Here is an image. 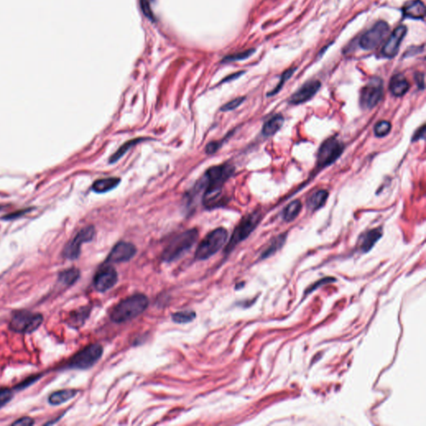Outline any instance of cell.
<instances>
[{"label": "cell", "instance_id": "74e56055", "mask_svg": "<svg viewBox=\"0 0 426 426\" xmlns=\"http://www.w3.org/2000/svg\"><path fill=\"white\" fill-rule=\"evenodd\" d=\"M220 143L218 142H212V143H209L208 144V146L206 147V152H207V154H215L217 150H218V148H220Z\"/></svg>", "mask_w": 426, "mask_h": 426}, {"label": "cell", "instance_id": "60d3db41", "mask_svg": "<svg viewBox=\"0 0 426 426\" xmlns=\"http://www.w3.org/2000/svg\"><path fill=\"white\" fill-rule=\"evenodd\" d=\"M26 213V211L25 210H21L20 212H17V213H11L8 216H6V219H13L16 218V217H18V216H21V215H23L24 213Z\"/></svg>", "mask_w": 426, "mask_h": 426}, {"label": "cell", "instance_id": "52a82bcc", "mask_svg": "<svg viewBox=\"0 0 426 426\" xmlns=\"http://www.w3.org/2000/svg\"><path fill=\"white\" fill-rule=\"evenodd\" d=\"M235 167L231 164H221L212 166L206 172L200 182L196 185V189L222 188L224 183L232 176Z\"/></svg>", "mask_w": 426, "mask_h": 426}, {"label": "cell", "instance_id": "44dd1931", "mask_svg": "<svg viewBox=\"0 0 426 426\" xmlns=\"http://www.w3.org/2000/svg\"><path fill=\"white\" fill-rule=\"evenodd\" d=\"M283 116L281 114H275L270 117L264 123L263 127V134L265 137H271L275 135L283 126Z\"/></svg>", "mask_w": 426, "mask_h": 426}, {"label": "cell", "instance_id": "1f68e13d", "mask_svg": "<svg viewBox=\"0 0 426 426\" xmlns=\"http://www.w3.org/2000/svg\"><path fill=\"white\" fill-rule=\"evenodd\" d=\"M245 99H246L244 97H240V98L233 99V100H231L227 104H225L224 106H221V110L224 112H228V111L236 109L240 105H242V103L245 101Z\"/></svg>", "mask_w": 426, "mask_h": 426}, {"label": "cell", "instance_id": "3957f363", "mask_svg": "<svg viewBox=\"0 0 426 426\" xmlns=\"http://www.w3.org/2000/svg\"><path fill=\"white\" fill-rule=\"evenodd\" d=\"M227 237L228 232L223 227H218L210 231L198 245L195 252L196 260L205 261L212 258L223 247Z\"/></svg>", "mask_w": 426, "mask_h": 426}, {"label": "cell", "instance_id": "ffe728a7", "mask_svg": "<svg viewBox=\"0 0 426 426\" xmlns=\"http://www.w3.org/2000/svg\"><path fill=\"white\" fill-rule=\"evenodd\" d=\"M78 391L74 389H63L52 393L49 397V403L51 406H56L64 404L72 400L78 395Z\"/></svg>", "mask_w": 426, "mask_h": 426}, {"label": "cell", "instance_id": "9a60e30c", "mask_svg": "<svg viewBox=\"0 0 426 426\" xmlns=\"http://www.w3.org/2000/svg\"><path fill=\"white\" fill-rule=\"evenodd\" d=\"M407 33V28L404 25L399 26L394 30L388 38L384 47L382 49V54L385 57H394L397 55L402 40Z\"/></svg>", "mask_w": 426, "mask_h": 426}, {"label": "cell", "instance_id": "b9f144b4", "mask_svg": "<svg viewBox=\"0 0 426 426\" xmlns=\"http://www.w3.org/2000/svg\"><path fill=\"white\" fill-rule=\"evenodd\" d=\"M242 73H237V74H235V75H233V77H234V78H237V77H238V76H239V75H241V74H242ZM231 78H232V76H231V77H229V78H226V79H225V81L230 80V79H231Z\"/></svg>", "mask_w": 426, "mask_h": 426}, {"label": "cell", "instance_id": "f546056e", "mask_svg": "<svg viewBox=\"0 0 426 426\" xmlns=\"http://www.w3.org/2000/svg\"><path fill=\"white\" fill-rule=\"evenodd\" d=\"M296 71V68H290L288 70H286L285 73L281 75V81L279 82L277 86L275 87V89H273L272 91L270 92L267 94V96L270 97L273 95H275L279 91H281V88L283 87L284 83H286V81L288 80L289 78H291V76L293 75L294 73Z\"/></svg>", "mask_w": 426, "mask_h": 426}, {"label": "cell", "instance_id": "7a4b0ae2", "mask_svg": "<svg viewBox=\"0 0 426 426\" xmlns=\"http://www.w3.org/2000/svg\"><path fill=\"white\" fill-rule=\"evenodd\" d=\"M198 238V231L195 228L177 235L165 247L161 253V260L164 263H170L179 259L194 246Z\"/></svg>", "mask_w": 426, "mask_h": 426}, {"label": "cell", "instance_id": "8fae6325", "mask_svg": "<svg viewBox=\"0 0 426 426\" xmlns=\"http://www.w3.org/2000/svg\"><path fill=\"white\" fill-rule=\"evenodd\" d=\"M390 28L385 21H379L372 29L363 34L360 40L361 47L365 50H372L379 47V45L386 38Z\"/></svg>", "mask_w": 426, "mask_h": 426}, {"label": "cell", "instance_id": "30bf717a", "mask_svg": "<svg viewBox=\"0 0 426 426\" xmlns=\"http://www.w3.org/2000/svg\"><path fill=\"white\" fill-rule=\"evenodd\" d=\"M95 228L94 226H88L81 229L75 237L66 244L62 250V257L68 260H76L79 258L81 247L83 243L91 242L95 237Z\"/></svg>", "mask_w": 426, "mask_h": 426}, {"label": "cell", "instance_id": "d6986e66", "mask_svg": "<svg viewBox=\"0 0 426 426\" xmlns=\"http://www.w3.org/2000/svg\"><path fill=\"white\" fill-rule=\"evenodd\" d=\"M404 15L413 19H423L426 14V6L421 0H415L406 3L403 8Z\"/></svg>", "mask_w": 426, "mask_h": 426}, {"label": "cell", "instance_id": "7402d4cb", "mask_svg": "<svg viewBox=\"0 0 426 426\" xmlns=\"http://www.w3.org/2000/svg\"><path fill=\"white\" fill-rule=\"evenodd\" d=\"M80 277V270L78 268L71 267L62 270L57 275V281L64 286H72Z\"/></svg>", "mask_w": 426, "mask_h": 426}, {"label": "cell", "instance_id": "8d00e7d4", "mask_svg": "<svg viewBox=\"0 0 426 426\" xmlns=\"http://www.w3.org/2000/svg\"><path fill=\"white\" fill-rule=\"evenodd\" d=\"M34 421L30 417H23L13 422V426H33Z\"/></svg>", "mask_w": 426, "mask_h": 426}, {"label": "cell", "instance_id": "8992f818", "mask_svg": "<svg viewBox=\"0 0 426 426\" xmlns=\"http://www.w3.org/2000/svg\"><path fill=\"white\" fill-rule=\"evenodd\" d=\"M262 217L263 216L260 211H255L244 216L234 230L230 241L225 248V253L228 254L240 242L247 239L252 231L257 228L258 224L260 223Z\"/></svg>", "mask_w": 426, "mask_h": 426}, {"label": "cell", "instance_id": "2e32d148", "mask_svg": "<svg viewBox=\"0 0 426 426\" xmlns=\"http://www.w3.org/2000/svg\"><path fill=\"white\" fill-rule=\"evenodd\" d=\"M383 231L381 227L372 229L366 231L360 237L359 247L361 252L367 253L373 248L375 243L381 238Z\"/></svg>", "mask_w": 426, "mask_h": 426}, {"label": "cell", "instance_id": "484cf974", "mask_svg": "<svg viewBox=\"0 0 426 426\" xmlns=\"http://www.w3.org/2000/svg\"><path fill=\"white\" fill-rule=\"evenodd\" d=\"M286 237H286V234L284 233L281 234V235H279L277 237H275L274 239H272L270 245H269V246L266 248L265 251L263 252V254H262V259L270 258V256H272L273 254H275V252H277L278 250L281 249L282 246H283L284 243L286 242Z\"/></svg>", "mask_w": 426, "mask_h": 426}, {"label": "cell", "instance_id": "603a6c76", "mask_svg": "<svg viewBox=\"0 0 426 426\" xmlns=\"http://www.w3.org/2000/svg\"><path fill=\"white\" fill-rule=\"evenodd\" d=\"M120 178L117 177H106L97 180L93 184V191L97 193H105L112 191L120 183Z\"/></svg>", "mask_w": 426, "mask_h": 426}, {"label": "cell", "instance_id": "d590c367", "mask_svg": "<svg viewBox=\"0 0 426 426\" xmlns=\"http://www.w3.org/2000/svg\"><path fill=\"white\" fill-rule=\"evenodd\" d=\"M425 137H426V124H423L416 131V133H414V135L412 136V142L416 143L419 140L424 139Z\"/></svg>", "mask_w": 426, "mask_h": 426}, {"label": "cell", "instance_id": "6da1fadb", "mask_svg": "<svg viewBox=\"0 0 426 426\" xmlns=\"http://www.w3.org/2000/svg\"><path fill=\"white\" fill-rule=\"evenodd\" d=\"M149 299L144 294H134L117 303L110 313L112 322L121 324L134 319L145 312Z\"/></svg>", "mask_w": 426, "mask_h": 426}, {"label": "cell", "instance_id": "4dcf8cb0", "mask_svg": "<svg viewBox=\"0 0 426 426\" xmlns=\"http://www.w3.org/2000/svg\"><path fill=\"white\" fill-rule=\"evenodd\" d=\"M13 397V390L8 388L1 389L0 390V410L4 407L8 403L10 402Z\"/></svg>", "mask_w": 426, "mask_h": 426}, {"label": "cell", "instance_id": "5b68a950", "mask_svg": "<svg viewBox=\"0 0 426 426\" xmlns=\"http://www.w3.org/2000/svg\"><path fill=\"white\" fill-rule=\"evenodd\" d=\"M103 354L104 348L100 344H91L73 355L66 365L65 369H90L102 358Z\"/></svg>", "mask_w": 426, "mask_h": 426}, {"label": "cell", "instance_id": "4fadbf2b", "mask_svg": "<svg viewBox=\"0 0 426 426\" xmlns=\"http://www.w3.org/2000/svg\"><path fill=\"white\" fill-rule=\"evenodd\" d=\"M137 253V248L133 243L126 242H117L109 255L107 256L105 264L122 263L129 262Z\"/></svg>", "mask_w": 426, "mask_h": 426}, {"label": "cell", "instance_id": "ac0fdd59", "mask_svg": "<svg viewBox=\"0 0 426 426\" xmlns=\"http://www.w3.org/2000/svg\"><path fill=\"white\" fill-rule=\"evenodd\" d=\"M410 83L406 77L398 73L393 76L390 82V90L395 97H402L409 91Z\"/></svg>", "mask_w": 426, "mask_h": 426}, {"label": "cell", "instance_id": "83f0119b", "mask_svg": "<svg viewBox=\"0 0 426 426\" xmlns=\"http://www.w3.org/2000/svg\"><path fill=\"white\" fill-rule=\"evenodd\" d=\"M172 320L177 324H187V323L193 322L196 319L197 314L194 311H182V312H174L171 316Z\"/></svg>", "mask_w": 426, "mask_h": 426}, {"label": "cell", "instance_id": "7c38bea8", "mask_svg": "<svg viewBox=\"0 0 426 426\" xmlns=\"http://www.w3.org/2000/svg\"><path fill=\"white\" fill-rule=\"evenodd\" d=\"M118 274L113 266L104 263V266L99 268L94 277V286L95 290L104 293L112 289L117 283Z\"/></svg>", "mask_w": 426, "mask_h": 426}, {"label": "cell", "instance_id": "277c9868", "mask_svg": "<svg viewBox=\"0 0 426 426\" xmlns=\"http://www.w3.org/2000/svg\"><path fill=\"white\" fill-rule=\"evenodd\" d=\"M44 322V317L40 313H34L27 310H19L13 312L9 329L21 334H31L36 331Z\"/></svg>", "mask_w": 426, "mask_h": 426}, {"label": "cell", "instance_id": "e0dca14e", "mask_svg": "<svg viewBox=\"0 0 426 426\" xmlns=\"http://www.w3.org/2000/svg\"><path fill=\"white\" fill-rule=\"evenodd\" d=\"M91 310V306H85L71 312L68 318L66 319L67 325L73 329L82 327L86 322L87 320L89 319Z\"/></svg>", "mask_w": 426, "mask_h": 426}, {"label": "cell", "instance_id": "f1b7e54d", "mask_svg": "<svg viewBox=\"0 0 426 426\" xmlns=\"http://www.w3.org/2000/svg\"><path fill=\"white\" fill-rule=\"evenodd\" d=\"M392 125L389 121L385 120H381L379 122H377L376 124L374 125V135L378 138H384L385 136L388 135L391 130Z\"/></svg>", "mask_w": 426, "mask_h": 426}, {"label": "cell", "instance_id": "e575fe53", "mask_svg": "<svg viewBox=\"0 0 426 426\" xmlns=\"http://www.w3.org/2000/svg\"><path fill=\"white\" fill-rule=\"evenodd\" d=\"M151 3L152 0H141V7H142L143 13L148 18L154 19V13L152 10Z\"/></svg>", "mask_w": 426, "mask_h": 426}, {"label": "cell", "instance_id": "4316f807", "mask_svg": "<svg viewBox=\"0 0 426 426\" xmlns=\"http://www.w3.org/2000/svg\"><path fill=\"white\" fill-rule=\"evenodd\" d=\"M144 140H145L144 138H135V139L125 143L123 145L120 147L119 149L114 154H112L111 156L109 159L110 163H114L116 161H118L122 157H123V155L127 154L128 150H130L131 148H133V146H135L136 144H138V143Z\"/></svg>", "mask_w": 426, "mask_h": 426}, {"label": "cell", "instance_id": "5bb4252c", "mask_svg": "<svg viewBox=\"0 0 426 426\" xmlns=\"http://www.w3.org/2000/svg\"><path fill=\"white\" fill-rule=\"evenodd\" d=\"M321 83L318 80H310L305 83L295 94L289 99V104L299 105L309 101L320 89Z\"/></svg>", "mask_w": 426, "mask_h": 426}, {"label": "cell", "instance_id": "ab89813d", "mask_svg": "<svg viewBox=\"0 0 426 426\" xmlns=\"http://www.w3.org/2000/svg\"><path fill=\"white\" fill-rule=\"evenodd\" d=\"M334 280H335V279L330 278H330L322 279V280H320V281H317V283L315 284L314 286H312V287L310 288L309 291H308V293H309V292H311V291H315L316 289H317L318 288V287H320V285H322L323 283L327 284L329 283V282H331V281H334Z\"/></svg>", "mask_w": 426, "mask_h": 426}, {"label": "cell", "instance_id": "9c48e42d", "mask_svg": "<svg viewBox=\"0 0 426 426\" xmlns=\"http://www.w3.org/2000/svg\"><path fill=\"white\" fill-rule=\"evenodd\" d=\"M383 81L374 77L365 85L361 91L360 104L363 109L371 110L379 104L383 97Z\"/></svg>", "mask_w": 426, "mask_h": 426}, {"label": "cell", "instance_id": "d6a6232c", "mask_svg": "<svg viewBox=\"0 0 426 426\" xmlns=\"http://www.w3.org/2000/svg\"><path fill=\"white\" fill-rule=\"evenodd\" d=\"M254 50H247L245 52L238 53L235 54L229 55L227 57H225V61L227 62H233V61H239V60L246 59L247 57H249L251 55L254 53Z\"/></svg>", "mask_w": 426, "mask_h": 426}, {"label": "cell", "instance_id": "ba28073f", "mask_svg": "<svg viewBox=\"0 0 426 426\" xmlns=\"http://www.w3.org/2000/svg\"><path fill=\"white\" fill-rule=\"evenodd\" d=\"M345 145L335 137L324 141L317 153V166L320 169L330 166L343 154Z\"/></svg>", "mask_w": 426, "mask_h": 426}, {"label": "cell", "instance_id": "836d02e7", "mask_svg": "<svg viewBox=\"0 0 426 426\" xmlns=\"http://www.w3.org/2000/svg\"><path fill=\"white\" fill-rule=\"evenodd\" d=\"M41 377V374H34V375H32V376L29 377V378L25 379L24 381L21 382L20 384H18V385H16L15 387H14V390H24L25 388L29 387V385H31L32 384H34L35 382L38 381Z\"/></svg>", "mask_w": 426, "mask_h": 426}, {"label": "cell", "instance_id": "d4e9b609", "mask_svg": "<svg viewBox=\"0 0 426 426\" xmlns=\"http://www.w3.org/2000/svg\"><path fill=\"white\" fill-rule=\"evenodd\" d=\"M302 209V203H301V201H292L286 206V208H284L282 218L286 222H291L299 216Z\"/></svg>", "mask_w": 426, "mask_h": 426}, {"label": "cell", "instance_id": "cb8c5ba5", "mask_svg": "<svg viewBox=\"0 0 426 426\" xmlns=\"http://www.w3.org/2000/svg\"><path fill=\"white\" fill-rule=\"evenodd\" d=\"M329 197V193L326 190H318L312 194L307 200V207L310 210L317 211L325 205Z\"/></svg>", "mask_w": 426, "mask_h": 426}, {"label": "cell", "instance_id": "f35d334b", "mask_svg": "<svg viewBox=\"0 0 426 426\" xmlns=\"http://www.w3.org/2000/svg\"><path fill=\"white\" fill-rule=\"evenodd\" d=\"M415 80L419 89L421 90L425 89V74L423 73H416L415 75Z\"/></svg>", "mask_w": 426, "mask_h": 426}]
</instances>
